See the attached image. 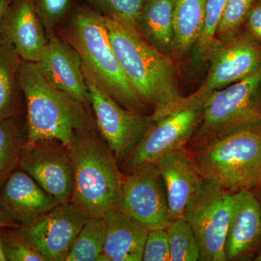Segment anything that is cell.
<instances>
[{
	"mask_svg": "<svg viewBox=\"0 0 261 261\" xmlns=\"http://www.w3.org/2000/svg\"><path fill=\"white\" fill-rule=\"evenodd\" d=\"M103 20L122 69L152 109L153 118L180 106L186 97L180 90L173 60L156 49L135 27L106 17Z\"/></svg>",
	"mask_w": 261,
	"mask_h": 261,
	"instance_id": "obj_1",
	"label": "cell"
},
{
	"mask_svg": "<svg viewBox=\"0 0 261 261\" xmlns=\"http://www.w3.org/2000/svg\"><path fill=\"white\" fill-rule=\"evenodd\" d=\"M18 82L25 101V145L58 141L68 147L78 132L98 130L93 113L54 87L37 63L22 61Z\"/></svg>",
	"mask_w": 261,
	"mask_h": 261,
	"instance_id": "obj_2",
	"label": "cell"
},
{
	"mask_svg": "<svg viewBox=\"0 0 261 261\" xmlns=\"http://www.w3.org/2000/svg\"><path fill=\"white\" fill-rule=\"evenodd\" d=\"M56 33L76 51L84 66L120 106L130 112L150 115L152 109L122 69L102 15L88 5L75 3Z\"/></svg>",
	"mask_w": 261,
	"mask_h": 261,
	"instance_id": "obj_3",
	"label": "cell"
},
{
	"mask_svg": "<svg viewBox=\"0 0 261 261\" xmlns=\"http://www.w3.org/2000/svg\"><path fill=\"white\" fill-rule=\"evenodd\" d=\"M68 149L74 181L70 203L89 218L119 210L125 174L99 132H78Z\"/></svg>",
	"mask_w": 261,
	"mask_h": 261,
	"instance_id": "obj_4",
	"label": "cell"
},
{
	"mask_svg": "<svg viewBox=\"0 0 261 261\" xmlns=\"http://www.w3.org/2000/svg\"><path fill=\"white\" fill-rule=\"evenodd\" d=\"M190 153L203 178L227 191L261 187V126L237 130Z\"/></svg>",
	"mask_w": 261,
	"mask_h": 261,
	"instance_id": "obj_5",
	"label": "cell"
},
{
	"mask_svg": "<svg viewBox=\"0 0 261 261\" xmlns=\"http://www.w3.org/2000/svg\"><path fill=\"white\" fill-rule=\"evenodd\" d=\"M260 126L261 71L205 98L202 121L186 148L192 152L237 130Z\"/></svg>",
	"mask_w": 261,
	"mask_h": 261,
	"instance_id": "obj_6",
	"label": "cell"
},
{
	"mask_svg": "<svg viewBox=\"0 0 261 261\" xmlns=\"http://www.w3.org/2000/svg\"><path fill=\"white\" fill-rule=\"evenodd\" d=\"M82 70L98 132L121 166L137 148L153 118L151 114L125 109L102 88L83 63Z\"/></svg>",
	"mask_w": 261,
	"mask_h": 261,
	"instance_id": "obj_7",
	"label": "cell"
},
{
	"mask_svg": "<svg viewBox=\"0 0 261 261\" xmlns=\"http://www.w3.org/2000/svg\"><path fill=\"white\" fill-rule=\"evenodd\" d=\"M203 102L192 94L171 112L153 118L137 148L121 165L124 174L155 163L171 151L186 147L202 121Z\"/></svg>",
	"mask_w": 261,
	"mask_h": 261,
	"instance_id": "obj_8",
	"label": "cell"
},
{
	"mask_svg": "<svg viewBox=\"0 0 261 261\" xmlns=\"http://www.w3.org/2000/svg\"><path fill=\"white\" fill-rule=\"evenodd\" d=\"M234 204V192L205 180L200 193L187 205L183 218L195 233L199 261H226L225 243Z\"/></svg>",
	"mask_w": 261,
	"mask_h": 261,
	"instance_id": "obj_9",
	"label": "cell"
},
{
	"mask_svg": "<svg viewBox=\"0 0 261 261\" xmlns=\"http://www.w3.org/2000/svg\"><path fill=\"white\" fill-rule=\"evenodd\" d=\"M118 211L147 231L166 229L172 219L166 187L155 164L125 174Z\"/></svg>",
	"mask_w": 261,
	"mask_h": 261,
	"instance_id": "obj_10",
	"label": "cell"
},
{
	"mask_svg": "<svg viewBox=\"0 0 261 261\" xmlns=\"http://www.w3.org/2000/svg\"><path fill=\"white\" fill-rule=\"evenodd\" d=\"M208 62L205 80L193 93L203 100L215 91L261 71V44L250 33L239 32L220 41Z\"/></svg>",
	"mask_w": 261,
	"mask_h": 261,
	"instance_id": "obj_11",
	"label": "cell"
},
{
	"mask_svg": "<svg viewBox=\"0 0 261 261\" xmlns=\"http://www.w3.org/2000/svg\"><path fill=\"white\" fill-rule=\"evenodd\" d=\"M19 168L34 178L60 204L68 203L73 191V168L68 147L58 141L24 145Z\"/></svg>",
	"mask_w": 261,
	"mask_h": 261,
	"instance_id": "obj_12",
	"label": "cell"
},
{
	"mask_svg": "<svg viewBox=\"0 0 261 261\" xmlns=\"http://www.w3.org/2000/svg\"><path fill=\"white\" fill-rule=\"evenodd\" d=\"M88 218L68 202L18 228L45 261H65Z\"/></svg>",
	"mask_w": 261,
	"mask_h": 261,
	"instance_id": "obj_13",
	"label": "cell"
},
{
	"mask_svg": "<svg viewBox=\"0 0 261 261\" xmlns=\"http://www.w3.org/2000/svg\"><path fill=\"white\" fill-rule=\"evenodd\" d=\"M37 63L54 87L71 96L92 112L82 59L76 51L57 33L48 39Z\"/></svg>",
	"mask_w": 261,
	"mask_h": 261,
	"instance_id": "obj_14",
	"label": "cell"
},
{
	"mask_svg": "<svg viewBox=\"0 0 261 261\" xmlns=\"http://www.w3.org/2000/svg\"><path fill=\"white\" fill-rule=\"evenodd\" d=\"M154 164L166 187L171 219L183 217L187 205L203 188L205 178L186 147L168 152Z\"/></svg>",
	"mask_w": 261,
	"mask_h": 261,
	"instance_id": "obj_15",
	"label": "cell"
},
{
	"mask_svg": "<svg viewBox=\"0 0 261 261\" xmlns=\"http://www.w3.org/2000/svg\"><path fill=\"white\" fill-rule=\"evenodd\" d=\"M58 205V201L19 168L0 190V210L19 226L32 224Z\"/></svg>",
	"mask_w": 261,
	"mask_h": 261,
	"instance_id": "obj_16",
	"label": "cell"
},
{
	"mask_svg": "<svg viewBox=\"0 0 261 261\" xmlns=\"http://www.w3.org/2000/svg\"><path fill=\"white\" fill-rule=\"evenodd\" d=\"M0 32L13 44L22 61L38 63L48 37L33 0H13L0 23Z\"/></svg>",
	"mask_w": 261,
	"mask_h": 261,
	"instance_id": "obj_17",
	"label": "cell"
},
{
	"mask_svg": "<svg viewBox=\"0 0 261 261\" xmlns=\"http://www.w3.org/2000/svg\"><path fill=\"white\" fill-rule=\"evenodd\" d=\"M261 247V205L254 191L235 192L234 209L228 226L226 261L247 260Z\"/></svg>",
	"mask_w": 261,
	"mask_h": 261,
	"instance_id": "obj_18",
	"label": "cell"
},
{
	"mask_svg": "<svg viewBox=\"0 0 261 261\" xmlns=\"http://www.w3.org/2000/svg\"><path fill=\"white\" fill-rule=\"evenodd\" d=\"M102 217L106 226L103 261H142L148 231L116 209Z\"/></svg>",
	"mask_w": 261,
	"mask_h": 261,
	"instance_id": "obj_19",
	"label": "cell"
},
{
	"mask_svg": "<svg viewBox=\"0 0 261 261\" xmlns=\"http://www.w3.org/2000/svg\"><path fill=\"white\" fill-rule=\"evenodd\" d=\"M22 61L8 38L0 32V120L25 112L18 82Z\"/></svg>",
	"mask_w": 261,
	"mask_h": 261,
	"instance_id": "obj_20",
	"label": "cell"
},
{
	"mask_svg": "<svg viewBox=\"0 0 261 261\" xmlns=\"http://www.w3.org/2000/svg\"><path fill=\"white\" fill-rule=\"evenodd\" d=\"M175 0H145L139 31L156 49L173 60Z\"/></svg>",
	"mask_w": 261,
	"mask_h": 261,
	"instance_id": "obj_21",
	"label": "cell"
},
{
	"mask_svg": "<svg viewBox=\"0 0 261 261\" xmlns=\"http://www.w3.org/2000/svg\"><path fill=\"white\" fill-rule=\"evenodd\" d=\"M206 0H175L173 9V59L192 51L200 37Z\"/></svg>",
	"mask_w": 261,
	"mask_h": 261,
	"instance_id": "obj_22",
	"label": "cell"
},
{
	"mask_svg": "<svg viewBox=\"0 0 261 261\" xmlns=\"http://www.w3.org/2000/svg\"><path fill=\"white\" fill-rule=\"evenodd\" d=\"M27 139L25 112L0 120V190L19 168Z\"/></svg>",
	"mask_w": 261,
	"mask_h": 261,
	"instance_id": "obj_23",
	"label": "cell"
},
{
	"mask_svg": "<svg viewBox=\"0 0 261 261\" xmlns=\"http://www.w3.org/2000/svg\"><path fill=\"white\" fill-rule=\"evenodd\" d=\"M105 238L102 217L88 218L65 261H103Z\"/></svg>",
	"mask_w": 261,
	"mask_h": 261,
	"instance_id": "obj_24",
	"label": "cell"
},
{
	"mask_svg": "<svg viewBox=\"0 0 261 261\" xmlns=\"http://www.w3.org/2000/svg\"><path fill=\"white\" fill-rule=\"evenodd\" d=\"M228 0H206L205 17L200 37L192 49L196 63L208 62L211 53L219 45L220 41L215 37L220 19Z\"/></svg>",
	"mask_w": 261,
	"mask_h": 261,
	"instance_id": "obj_25",
	"label": "cell"
},
{
	"mask_svg": "<svg viewBox=\"0 0 261 261\" xmlns=\"http://www.w3.org/2000/svg\"><path fill=\"white\" fill-rule=\"evenodd\" d=\"M170 248V261H199L200 252L195 233L182 218L171 220L166 229Z\"/></svg>",
	"mask_w": 261,
	"mask_h": 261,
	"instance_id": "obj_26",
	"label": "cell"
},
{
	"mask_svg": "<svg viewBox=\"0 0 261 261\" xmlns=\"http://www.w3.org/2000/svg\"><path fill=\"white\" fill-rule=\"evenodd\" d=\"M88 6L106 18L138 29L145 0H87Z\"/></svg>",
	"mask_w": 261,
	"mask_h": 261,
	"instance_id": "obj_27",
	"label": "cell"
},
{
	"mask_svg": "<svg viewBox=\"0 0 261 261\" xmlns=\"http://www.w3.org/2000/svg\"><path fill=\"white\" fill-rule=\"evenodd\" d=\"M18 228H1L2 241L7 261H45Z\"/></svg>",
	"mask_w": 261,
	"mask_h": 261,
	"instance_id": "obj_28",
	"label": "cell"
},
{
	"mask_svg": "<svg viewBox=\"0 0 261 261\" xmlns=\"http://www.w3.org/2000/svg\"><path fill=\"white\" fill-rule=\"evenodd\" d=\"M255 0H228L215 37L222 41L238 34Z\"/></svg>",
	"mask_w": 261,
	"mask_h": 261,
	"instance_id": "obj_29",
	"label": "cell"
},
{
	"mask_svg": "<svg viewBox=\"0 0 261 261\" xmlns=\"http://www.w3.org/2000/svg\"><path fill=\"white\" fill-rule=\"evenodd\" d=\"M43 24L48 39L56 33L59 25L69 14L75 0H33Z\"/></svg>",
	"mask_w": 261,
	"mask_h": 261,
	"instance_id": "obj_30",
	"label": "cell"
},
{
	"mask_svg": "<svg viewBox=\"0 0 261 261\" xmlns=\"http://www.w3.org/2000/svg\"><path fill=\"white\" fill-rule=\"evenodd\" d=\"M142 260L170 261L169 244L166 229L148 231Z\"/></svg>",
	"mask_w": 261,
	"mask_h": 261,
	"instance_id": "obj_31",
	"label": "cell"
},
{
	"mask_svg": "<svg viewBox=\"0 0 261 261\" xmlns=\"http://www.w3.org/2000/svg\"><path fill=\"white\" fill-rule=\"evenodd\" d=\"M245 23H246L250 34L261 43V0L254 2Z\"/></svg>",
	"mask_w": 261,
	"mask_h": 261,
	"instance_id": "obj_32",
	"label": "cell"
},
{
	"mask_svg": "<svg viewBox=\"0 0 261 261\" xmlns=\"http://www.w3.org/2000/svg\"><path fill=\"white\" fill-rule=\"evenodd\" d=\"M6 227L18 228L20 226L13 222L3 211L0 210V228Z\"/></svg>",
	"mask_w": 261,
	"mask_h": 261,
	"instance_id": "obj_33",
	"label": "cell"
},
{
	"mask_svg": "<svg viewBox=\"0 0 261 261\" xmlns=\"http://www.w3.org/2000/svg\"><path fill=\"white\" fill-rule=\"evenodd\" d=\"M13 0H0V23Z\"/></svg>",
	"mask_w": 261,
	"mask_h": 261,
	"instance_id": "obj_34",
	"label": "cell"
},
{
	"mask_svg": "<svg viewBox=\"0 0 261 261\" xmlns=\"http://www.w3.org/2000/svg\"><path fill=\"white\" fill-rule=\"evenodd\" d=\"M0 261H7L3 249V241H2L1 228H0Z\"/></svg>",
	"mask_w": 261,
	"mask_h": 261,
	"instance_id": "obj_35",
	"label": "cell"
},
{
	"mask_svg": "<svg viewBox=\"0 0 261 261\" xmlns=\"http://www.w3.org/2000/svg\"><path fill=\"white\" fill-rule=\"evenodd\" d=\"M255 194H256L257 198H258L259 201H260V205H261V187L260 188L257 189L256 191L255 192Z\"/></svg>",
	"mask_w": 261,
	"mask_h": 261,
	"instance_id": "obj_36",
	"label": "cell"
},
{
	"mask_svg": "<svg viewBox=\"0 0 261 261\" xmlns=\"http://www.w3.org/2000/svg\"><path fill=\"white\" fill-rule=\"evenodd\" d=\"M255 261H261V247L260 252H259L258 255H257L255 258Z\"/></svg>",
	"mask_w": 261,
	"mask_h": 261,
	"instance_id": "obj_37",
	"label": "cell"
}]
</instances>
